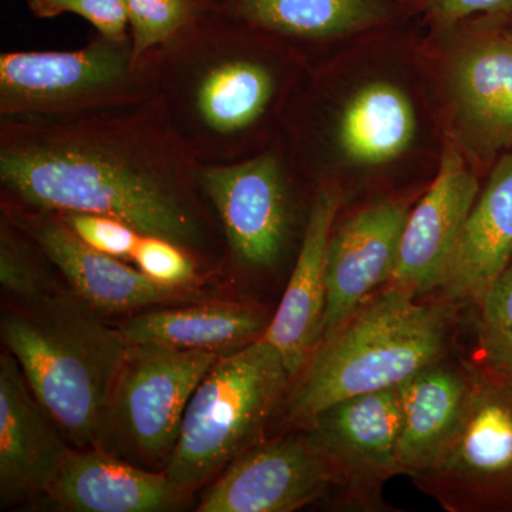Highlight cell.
<instances>
[{"instance_id": "obj_19", "label": "cell", "mask_w": 512, "mask_h": 512, "mask_svg": "<svg viewBox=\"0 0 512 512\" xmlns=\"http://www.w3.org/2000/svg\"><path fill=\"white\" fill-rule=\"evenodd\" d=\"M512 262V150L498 158L480 190L441 282V299L478 305Z\"/></svg>"}, {"instance_id": "obj_12", "label": "cell", "mask_w": 512, "mask_h": 512, "mask_svg": "<svg viewBox=\"0 0 512 512\" xmlns=\"http://www.w3.org/2000/svg\"><path fill=\"white\" fill-rule=\"evenodd\" d=\"M333 485L328 461L298 434L262 440L239 454L202 493L200 512H292Z\"/></svg>"}, {"instance_id": "obj_22", "label": "cell", "mask_w": 512, "mask_h": 512, "mask_svg": "<svg viewBox=\"0 0 512 512\" xmlns=\"http://www.w3.org/2000/svg\"><path fill=\"white\" fill-rule=\"evenodd\" d=\"M208 10L284 45H322L384 18L377 0H208Z\"/></svg>"}, {"instance_id": "obj_32", "label": "cell", "mask_w": 512, "mask_h": 512, "mask_svg": "<svg viewBox=\"0 0 512 512\" xmlns=\"http://www.w3.org/2000/svg\"><path fill=\"white\" fill-rule=\"evenodd\" d=\"M207 3H208V0H207Z\"/></svg>"}, {"instance_id": "obj_16", "label": "cell", "mask_w": 512, "mask_h": 512, "mask_svg": "<svg viewBox=\"0 0 512 512\" xmlns=\"http://www.w3.org/2000/svg\"><path fill=\"white\" fill-rule=\"evenodd\" d=\"M72 447L5 350L0 356L2 507L43 497Z\"/></svg>"}, {"instance_id": "obj_21", "label": "cell", "mask_w": 512, "mask_h": 512, "mask_svg": "<svg viewBox=\"0 0 512 512\" xmlns=\"http://www.w3.org/2000/svg\"><path fill=\"white\" fill-rule=\"evenodd\" d=\"M272 316L238 303L161 306L134 313L119 328L128 345L227 355L261 339Z\"/></svg>"}, {"instance_id": "obj_31", "label": "cell", "mask_w": 512, "mask_h": 512, "mask_svg": "<svg viewBox=\"0 0 512 512\" xmlns=\"http://www.w3.org/2000/svg\"><path fill=\"white\" fill-rule=\"evenodd\" d=\"M507 32H508V37H510V40L512 42V19L507 20Z\"/></svg>"}, {"instance_id": "obj_24", "label": "cell", "mask_w": 512, "mask_h": 512, "mask_svg": "<svg viewBox=\"0 0 512 512\" xmlns=\"http://www.w3.org/2000/svg\"><path fill=\"white\" fill-rule=\"evenodd\" d=\"M49 259L5 212H0V284L19 305L49 298L59 285L53 281Z\"/></svg>"}, {"instance_id": "obj_28", "label": "cell", "mask_w": 512, "mask_h": 512, "mask_svg": "<svg viewBox=\"0 0 512 512\" xmlns=\"http://www.w3.org/2000/svg\"><path fill=\"white\" fill-rule=\"evenodd\" d=\"M57 215L87 247L123 261L131 262L138 242L143 237L127 222L109 215L92 212H64Z\"/></svg>"}, {"instance_id": "obj_15", "label": "cell", "mask_w": 512, "mask_h": 512, "mask_svg": "<svg viewBox=\"0 0 512 512\" xmlns=\"http://www.w3.org/2000/svg\"><path fill=\"white\" fill-rule=\"evenodd\" d=\"M342 202L335 184H319L313 192L291 278L262 336L284 357L293 380L322 340L328 298L326 255Z\"/></svg>"}, {"instance_id": "obj_1", "label": "cell", "mask_w": 512, "mask_h": 512, "mask_svg": "<svg viewBox=\"0 0 512 512\" xmlns=\"http://www.w3.org/2000/svg\"><path fill=\"white\" fill-rule=\"evenodd\" d=\"M201 165L160 96L80 116L0 119L3 205L109 215L202 261L224 242Z\"/></svg>"}, {"instance_id": "obj_6", "label": "cell", "mask_w": 512, "mask_h": 512, "mask_svg": "<svg viewBox=\"0 0 512 512\" xmlns=\"http://www.w3.org/2000/svg\"><path fill=\"white\" fill-rule=\"evenodd\" d=\"M161 49L137 57L130 33H94L73 50L0 55V119H53L146 103L160 96Z\"/></svg>"}, {"instance_id": "obj_17", "label": "cell", "mask_w": 512, "mask_h": 512, "mask_svg": "<svg viewBox=\"0 0 512 512\" xmlns=\"http://www.w3.org/2000/svg\"><path fill=\"white\" fill-rule=\"evenodd\" d=\"M461 138L470 153L493 160L512 150V42L507 20L468 42L450 67Z\"/></svg>"}, {"instance_id": "obj_20", "label": "cell", "mask_w": 512, "mask_h": 512, "mask_svg": "<svg viewBox=\"0 0 512 512\" xmlns=\"http://www.w3.org/2000/svg\"><path fill=\"white\" fill-rule=\"evenodd\" d=\"M476 366L444 356L399 384L400 476L424 470L457 429L473 389Z\"/></svg>"}, {"instance_id": "obj_7", "label": "cell", "mask_w": 512, "mask_h": 512, "mask_svg": "<svg viewBox=\"0 0 512 512\" xmlns=\"http://www.w3.org/2000/svg\"><path fill=\"white\" fill-rule=\"evenodd\" d=\"M220 355L157 345H128L96 446L146 468H164L185 410Z\"/></svg>"}, {"instance_id": "obj_10", "label": "cell", "mask_w": 512, "mask_h": 512, "mask_svg": "<svg viewBox=\"0 0 512 512\" xmlns=\"http://www.w3.org/2000/svg\"><path fill=\"white\" fill-rule=\"evenodd\" d=\"M299 430L328 461L333 485L340 488L349 507L384 510V484L400 476L397 387L340 400Z\"/></svg>"}, {"instance_id": "obj_4", "label": "cell", "mask_w": 512, "mask_h": 512, "mask_svg": "<svg viewBox=\"0 0 512 512\" xmlns=\"http://www.w3.org/2000/svg\"><path fill=\"white\" fill-rule=\"evenodd\" d=\"M2 340L36 399L76 448L96 446L128 343L72 292L3 312Z\"/></svg>"}, {"instance_id": "obj_25", "label": "cell", "mask_w": 512, "mask_h": 512, "mask_svg": "<svg viewBox=\"0 0 512 512\" xmlns=\"http://www.w3.org/2000/svg\"><path fill=\"white\" fill-rule=\"evenodd\" d=\"M128 33L137 57L168 45L208 10L207 0H126Z\"/></svg>"}, {"instance_id": "obj_2", "label": "cell", "mask_w": 512, "mask_h": 512, "mask_svg": "<svg viewBox=\"0 0 512 512\" xmlns=\"http://www.w3.org/2000/svg\"><path fill=\"white\" fill-rule=\"evenodd\" d=\"M281 45L207 10L161 47V103L202 165L237 163L274 144L265 136L286 90Z\"/></svg>"}, {"instance_id": "obj_23", "label": "cell", "mask_w": 512, "mask_h": 512, "mask_svg": "<svg viewBox=\"0 0 512 512\" xmlns=\"http://www.w3.org/2000/svg\"><path fill=\"white\" fill-rule=\"evenodd\" d=\"M417 119L409 96L396 84L360 87L339 114L336 143L350 163L372 167L396 160L412 146Z\"/></svg>"}, {"instance_id": "obj_11", "label": "cell", "mask_w": 512, "mask_h": 512, "mask_svg": "<svg viewBox=\"0 0 512 512\" xmlns=\"http://www.w3.org/2000/svg\"><path fill=\"white\" fill-rule=\"evenodd\" d=\"M2 212L35 242L70 292L101 316L134 315L201 298L191 288L157 284L136 265L87 247L55 212L3 204Z\"/></svg>"}, {"instance_id": "obj_27", "label": "cell", "mask_w": 512, "mask_h": 512, "mask_svg": "<svg viewBox=\"0 0 512 512\" xmlns=\"http://www.w3.org/2000/svg\"><path fill=\"white\" fill-rule=\"evenodd\" d=\"M131 262L151 281L170 288H192L200 281L201 259L165 238L143 235Z\"/></svg>"}, {"instance_id": "obj_29", "label": "cell", "mask_w": 512, "mask_h": 512, "mask_svg": "<svg viewBox=\"0 0 512 512\" xmlns=\"http://www.w3.org/2000/svg\"><path fill=\"white\" fill-rule=\"evenodd\" d=\"M26 3L39 19L72 13L87 20L100 35L128 36L126 0H26Z\"/></svg>"}, {"instance_id": "obj_8", "label": "cell", "mask_w": 512, "mask_h": 512, "mask_svg": "<svg viewBox=\"0 0 512 512\" xmlns=\"http://www.w3.org/2000/svg\"><path fill=\"white\" fill-rule=\"evenodd\" d=\"M450 512H512V373L476 366L463 417L412 477Z\"/></svg>"}, {"instance_id": "obj_26", "label": "cell", "mask_w": 512, "mask_h": 512, "mask_svg": "<svg viewBox=\"0 0 512 512\" xmlns=\"http://www.w3.org/2000/svg\"><path fill=\"white\" fill-rule=\"evenodd\" d=\"M477 308L484 365L512 373V262L488 286Z\"/></svg>"}, {"instance_id": "obj_13", "label": "cell", "mask_w": 512, "mask_h": 512, "mask_svg": "<svg viewBox=\"0 0 512 512\" xmlns=\"http://www.w3.org/2000/svg\"><path fill=\"white\" fill-rule=\"evenodd\" d=\"M409 214V202L383 201L333 228L326 255L328 298L320 343L332 338L363 303L390 284Z\"/></svg>"}, {"instance_id": "obj_14", "label": "cell", "mask_w": 512, "mask_h": 512, "mask_svg": "<svg viewBox=\"0 0 512 512\" xmlns=\"http://www.w3.org/2000/svg\"><path fill=\"white\" fill-rule=\"evenodd\" d=\"M480 190L460 151L444 148L439 173L407 218L389 285L417 298L439 291Z\"/></svg>"}, {"instance_id": "obj_5", "label": "cell", "mask_w": 512, "mask_h": 512, "mask_svg": "<svg viewBox=\"0 0 512 512\" xmlns=\"http://www.w3.org/2000/svg\"><path fill=\"white\" fill-rule=\"evenodd\" d=\"M293 383L284 357L264 338L218 357L185 410L164 473L192 494L264 440Z\"/></svg>"}, {"instance_id": "obj_3", "label": "cell", "mask_w": 512, "mask_h": 512, "mask_svg": "<svg viewBox=\"0 0 512 512\" xmlns=\"http://www.w3.org/2000/svg\"><path fill=\"white\" fill-rule=\"evenodd\" d=\"M420 299L387 285L363 303L293 380L282 426L302 429L326 407L393 389L447 356L457 306Z\"/></svg>"}, {"instance_id": "obj_9", "label": "cell", "mask_w": 512, "mask_h": 512, "mask_svg": "<svg viewBox=\"0 0 512 512\" xmlns=\"http://www.w3.org/2000/svg\"><path fill=\"white\" fill-rule=\"evenodd\" d=\"M289 163L272 144L237 163L201 165V188L220 222L225 251L242 271L274 269L288 251L296 225Z\"/></svg>"}, {"instance_id": "obj_18", "label": "cell", "mask_w": 512, "mask_h": 512, "mask_svg": "<svg viewBox=\"0 0 512 512\" xmlns=\"http://www.w3.org/2000/svg\"><path fill=\"white\" fill-rule=\"evenodd\" d=\"M164 471L137 466L99 446L67 453L43 498L69 512H165L187 503Z\"/></svg>"}, {"instance_id": "obj_30", "label": "cell", "mask_w": 512, "mask_h": 512, "mask_svg": "<svg viewBox=\"0 0 512 512\" xmlns=\"http://www.w3.org/2000/svg\"><path fill=\"white\" fill-rule=\"evenodd\" d=\"M431 19L440 25H454L471 16L490 19H512V0H430Z\"/></svg>"}]
</instances>
